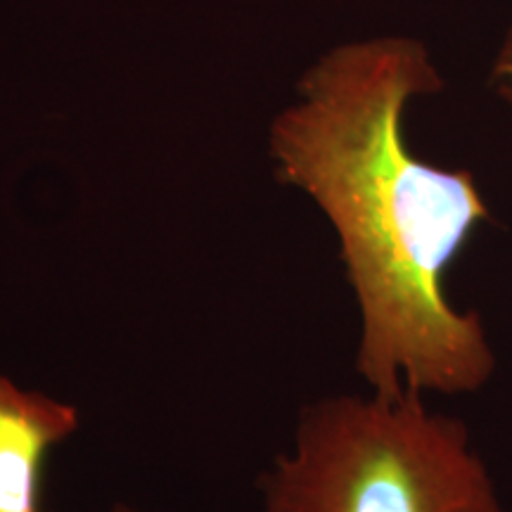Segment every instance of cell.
<instances>
[{"label": "cell", "instance_id": "1", "mask_svg": "<svg viewBox=\"0 0 512 512\" xmlns=\"http://www.w3.org/2000/svg\"><path fill=\"white\" fill-rule=\"evenodd\" d=\"M439 91L444 76L415 38L344 43L304 74L299 102L271 128L275 178L335 230L361 316L354 366L380 396L477 394L498 370L482 316L444 285L489 204L472 171L425 162L403 133L406 107Z\"/></svg>", "mask_w": 512, "mask_h": 512}, {"label": "cell", "instance_id": "2", "mask_svg": "<svg viewBox=\"0 0 512 512\" xmlns=\"http://www.w3.org/2000/svg\"><path fill=\"white\" fill-rule=\"evenodd\" d=\"M261 491L264 512H508L465 420L415 389L309 403Z\"/></svg>", "mask_w": 512, "mask_h": 512}, {"label": "cell", "instance_id": "4", "mask_svg": "<svg viewBox=\"0 0 512 512\" xmlns=\"http://www.w3.org/2000/svg\"><path fill=\"white\" fill-rule=\"evenodd\" d=\"M491 88L512 107V24L491 64Z\"/></svg>", "mask_w": 512, "mask_h": 512}, {"label": "cell", "instance_id": "3", "mask_svg": "<svg viewBox=\"0 0 512 512\" xmlns=\"http://www.w3.org/2000/svg\"><path fill=\"white\" fill-rule=\"evenodd\" d=\"M76 427L74 406L0 375V512H41L43 465Z\"/></svg>", "mask_w": 512, "mask_h": 512}, {"label": "cell", "instance_id": "5", "mask_svg": "<svg viewBox=\"0 0 512 512\" xmlns=\"http://www.w3.org/2000/svg\"><path fill=\"white\" fill-rule=\"evenodd\" d=\"M107 512H138V510H133V508H128V505L117 503V505H114V508H110Z\"/></svg>", "mask_w": 512, "mask_h": 512}]
</instances>
